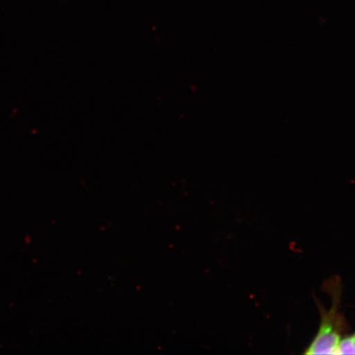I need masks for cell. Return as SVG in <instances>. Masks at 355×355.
<instances>
[{
    "mask_svg": "<svg viewBox=\"0 0 355 355\" xmlns=\"http://www.w3.org/2000/svg\"><path fill=\"white\" fill-rule=\"evenodd\" d=\"M336 354H355L354 335L343 336L340 340Z\"/></svg>",
    "mask_w": 355,
    "mask_h": 355,
    "instance_id": "2",
    "label": "cell"
},
{
    "mask_svg": "<svg viewBox=\"0 0 355 355\" xmlns=\"http://www.w3.org/2000/svg\"><path fill=\"white\" fill-rule=\"evenodd\" d=\"M327 288L330 290L332 296L331 308L327 310L318 304L321 314V323L316 336L306 349L305 354H336L343 332L346 330V322L340 310V282H337V278L334 277L327 283Z\"/></svg>",
    "mask_w": 355,
    "mask_h": 355,
    "instance_id": "1",
    "label": "cell"
},
{
    "mask_svg": "<svg viewBox=\"0 0 355 355\" xmlns=\"http://www.w3.org/2000/svg\"><path fill=\"white\" fill-rule=\"evenodd\" d=\"M354 336H355V333H354Z\"/></svg>",
    "mask_w": 355,
    "mask_h": 355,
    "instance_id": "3",
    "label": "cell"
}]
</instances>
